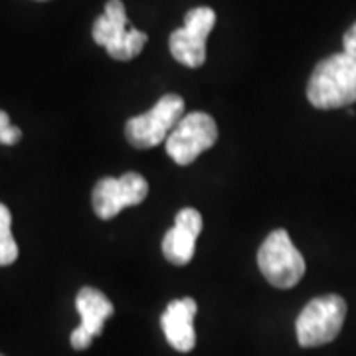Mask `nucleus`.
<instances>
[{
  "label": "nucleus",
  "mask_w": 356,
  "mask_h": 356,
  "mask_svg": "<svg viewBox=\"0 0 356 356\" xmlns=\"http://www.w3.org/2000/svg\"><path fill=\"white\" fill-rule=\"evenodd\" d=\"M307 99L317 109H341L356 103V56L341 51L318 62L307 86Z\"/></svg>",
  "instance_id": "f257e3e1"
},
{
  "label": "nucleus",
  "mask_w": 356,
  "mask_h": 356,
  "mask_svg": "<svg viewBox=\"0 0 356 356\" xmlns=\"http://www.w3.org/2000/svg\"><path fill=\"white\" fill-rule=\"evenodd\" d=\"M91 36L95 44L103 46L107 54L119 62L137 58L147 44V34L129 24L121 0H109L105 4V13L93 22Z\"/></svg>",
  "instance_id": "f03ea898"
},
{
  "label": "nucleus",
  "mask_w": 356,
  "mask_h": 356,
  "mask_svg": "<svg viewBox=\"0 0 356 356\" xmlns=\"http://www.w3.org/2000/svg\"><path fill=\"white\" fill-rule=\"evenodd\" d=\"M257 266L267 283L277 289H291L305 275V259L285 229H275L264 240L257 252Z\"/></svg>",
  "instance_id": "7ed1b4c3"
},
{
  "label": "nucleus",
  "mask_w": 356,
  "mask_h": 356,
  "mask_svg": "<svg viewBox=\"0 0 356 356\" xmlns=\"http://www.w3.org/2000/svg\"><path fill=\"white\" fill-rule=\"evenodd\" d=\"M346 303L341 295H323L309 301L299 313L295 331L297 341L305 348L332 343L343 329Z\"/></svg>",
  "instance_id": "20e7f679"
},
{
  "label": "nucleus",
  "mask_w": 356,
  "mask_h": 356,
  "mask_svg": "<svg viewBox=\"0 0 356 356\" xmlns=\"http://www.w3.org/2000/svg\"><path fill=\"white\" fill-rule=\"evenodd\" d=\"M184 117V99L177 93H166L154 103L147 113L129 119L125 135L135 149H153L161 143H166L172 129Z\"/></svg>",
  "instance_id": "39448f33"
},
{
  "label": "nucleus",
  "mask_w": 356,
  "mask_h": 356,
  "mask_svg": "<svg viewBox=\"0 0 356 356\" xmlns=\"http://www.w3.org/2000/svg\"><path fill=\"white\" fill-rule=\"evenodd\" d=\"M218 140L214 117L202 111L186 113L166 139V153L180 166L192 165L204 151L212 149Z\"/></svg>",
  "instance_id": "423d86ee"
},
{
  "label": "nucleus",
  "mask_w": 356,
  "mask_h": 356,
  "mask_svg": "<svg viewBox=\"0 0 356 356\" xmlns=\"http://www.w3.org/2000/svg\"><path fill=\"white\" fill-rule=\"evenodd\" d=\"M216 24V13L208 6L192 8L184 16V26L168 40L172 58L186 67H200L206 62V38Z\"/></svg>",
  "instance_id": "0eeeda50"
},
{
  "label": "nucleus",
  "mask_w": 356,
  "mask_h": 356,
  "mask_svg": "<svg viewBox=\"0 0 356 356\" xmlns=\"http://www.w3.org/2000/svg\"><path fill=\"white\" fill-rule=\"evenodd\" d=\"M149 194V182L139 172H125L119 178H102L93 188V212L102 220H111L129 206H137Z\"/></svg>",
  "instance_id": "6e6552de"
},
{
  "label": "nucleus",
  "mask_w": 356,
  "mask_h": 356,
  "mask_svg": "<svg viewBox=\"0 0 356 356\" xmlns=\"http://www.w3.org/2000/svg\"><path fill=\"white\" fill-rule=\"evenodd\" d=\"M202 232V216L194 208H182L175 218V226L163 238V254L172 266H186L194 257L196 240Z\"/></svg>",
  "instance_id": "1a4fd4ad"
},
{
  "label": "nucleus",
  "mask_w": 356,
  "mask_h": 356,
  "mask_svg": "<svg viewBox=\"0 0 356 356\" xmlns=\"http://www.w3.org/2000/svg\"><path fill=\"white\" fill-rule=\"evenodd\" d=\"M196 311H198L196 301L192 297H184L170 301L161 317L166 341L178 353H191L196 344V332H194Z\"/></svg>",
  "instance_id": "9d476101"
},
{
  "label": "nucleus",
  "mask_w": 356,
  "mask_h": 356,
  "mask_svg": "<svg viewBox=\"0 0 356 356\" xmlns=\"http://www.w3.org/2000/svg\"><path fill=\"white\" fill-rule=\"evenodd\" d=\"M76 309L81 317L79 327L93 339L102 334L105 321L111 317L115 311L113 303L107 299V295H103L99 289H93V287H83L77 293Z\"/></svg>",
  "instance_id": "9b49d317"
},
{
  "label": "nucleus",
  "mask_w": 356,
  "mask_h": 356,
  "mask_svg": "<svg viewBox=\"0 0 356 356\" xmlns=\"http://www.w3.org/2000/svg\"><path fill=\"white\" fill-rule=\"evenodd\" d=\"M18 259V243L13 236V214L0 202V267L10 266Z\"/></svg>",
  "instance_id": "f8f14e48"
},
{
  "label": "nucleus",
  "mask_w": 356,
  "mask_h": 356,
  "mask_svg": "<svg viewBox=\"0 0 356 356\" xmlns=\"http://www.w3.org/2000/svg\"><path fill=\"white\" fill-rule=\"evenodd\" d=\"M20 137H22L20 129L14 127L13 123H10L8 113L0 109V143L10 147V145H16L20 140Z\"/></svg>",
  "instance_id": "ddd939ff"
},
{
  "label": "nucleus",
  "mask_w": 356,
  "mask_h": 356,
  "mask_svg": "<svg viewBox=\"0 0 356 356\" xmlns=\"http://www.w3.org/2000/svg\"><path fill=\"white\" fill-rule=\"evenodd\" d=\"M91 341H93V337H89L88 332L83 331L81 327H77L76 331L72 332V337H70V343H72V346L76 350H86L89 344H91Z\"/></svg>",
  "instance_id": "4468645a"
},
{
  "label": "nucleus",
  "mask_w": 356,
  "mask_h": 356,
  "mask_svg": "<svg viewBox=\"0 0 356 356\" xmlns=\"http://www.w3.org/2000/svg\"><path fill=\"white\" fill-rule=\"evenodd\" d=\"M343 51H346V54L356 56V22L346 30V34H344L343 38Z\"/></svg>",
  "instance_id": "2eb2a0df"
},
{
  "label": "nucleus",
  "mask_w": 356,
  "mask_h": 356,
  "mask_svg": "<svg viewBox=\"0 0 356 356\" xmlns=\"http://www.w3.org/2000/svg\"><path fill=\"white\" fill-rule=\"evenodd\" d=\"M0 356H2V355H0Z\"/></svg>",
  "instance_id": "dca6fc26"
}]
</instances>
